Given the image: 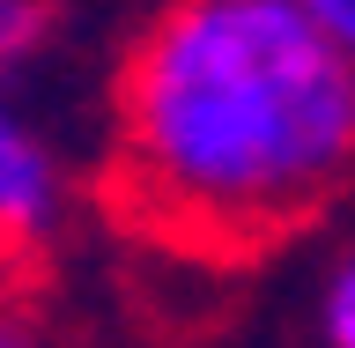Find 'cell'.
<instances>
[{
	"label": "cell",
	"mask_w": 355,
	"mask_h": 348,
	"mask_svg": "<svg viewBox=\"0 0 355 348\" xmlns=\"http://www.w3.org/2000/svg\"><path fill=\"white\" fill-rule=\"evenodd\" d=\"M355 178V67L296 0H155L111 82V200L133 230L237 260Z\"/></svg>",
	"instance_id": "obj_1"
},
{
	"label": "cell",
	"mask_w": 355,
	"mask_h": 348,
	"mask_svg": "<svg viewBox=\"0 0 355 348\" xmlns=\"http://www.w3.org/2000/svg\"><path fill=\"white\" fill-rule=\"evenodd\" d=\"M67 222V163L0 89V260H30Z\"/></svg>",
	"instance_id": "obj_2"
},
{
	"label": "cell",
	"mask_w": 355,
	"mask_h": 348,
	"mask_svg": "<svg viewBox=\"0 0 355 348\" xmlns=\"http://www.w3.org/2000/svg\"><path fill=\"white\" fill-rule=\"evenodd\" d=\"M52 15H60L52 0H0V82L44 52V38H52Z\"/></svg>",
	"instance_id": "obj_3"
},
{
	"label": "cell",
	"mask_w": 355,
	"mask_h": 348,
	"mask_svg": "<svg viewBox=\"0 0 355 348\" xmlns=\"http://www.w3.org/2000/svg\"><path fill=\"white\" fill-rule=\"evenodd\" d=\"M318 341L326 348H355V245L326 267V282H318Z\"/></svg>",
	"instance_id": "obj_4"
},
{
	"label": "cell",
	"mask_w": 355,
	"mask_h": 348,
	"mask_svg": "<svg viewBox=\"0 0 355 348\" xmlns=\"http://www.w3.org/2000/svg\"><path fill=\"white\" fill-rule=\"evenodd\" d=\"M296 8H304L311 30H318V38H326L333 52L355 67V0H296Z\"/></svg>",
	"instance_id": "obj_5"
},
{
	"label": "cell",
	"mask_w": 355,
	"mask_h": 348,
	"mask_svg": "<svg viewBox=\"0 0 355 348\" xmlns=\"http://www.w3.org/2000/svg\"><path fill=\"white\" fill-rule=\"evenodd\" d=\"M0 348H44V333L30 326L22 311H8V304H0Z\"/></svg>",
	"instance_id": "obj_6"
}]
</instances>
